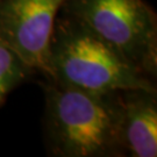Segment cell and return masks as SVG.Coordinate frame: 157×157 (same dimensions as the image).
<instances>
[{"label":"cell","instance_id":"6","mask_svg":"<svg viewBox=\"0 0 157 157\" xmlns=\"http://www.w3.org/2000/svg\"><path fill=\"white\" fill-rule=\"evenodd\" d=\"M35 73L0 36V106L12 91L33 78Z\"/></svg>","mask_w":157,"mask_h":157},{"label":"cell","instance_id":"3","mask_svg":"<svg viewBox=\"0 0 157 157\" xmlns=\"http://www.w3.org/2000/svg\"><path fill=\"white\" fill-rule=\"evenodd\" d=\"M61 12L78 17L156 80L157 17L143 0H67Z\"/></svg>","mask_w":157,"mask_h":157},{"label":"cell","instance_id":"5","mask_svg":"<svg viewBox=\"0 0 157 157\" xmlns=\"http://www.w3.org/2000/svg\"><path fill=\"white\" fill-rule=\"evenodd\" d=\"M120 135L126 156H157V90H120Z\"/></svg>","mask_w":157,"mask_h":157},{"label":"cell","instance_id":"1","mask_svg":"<svg viewBox=\"0 0 157 157\" xmlns=\"http://www.w3.org/2000/svg\"><path fill=\"white\" fill-rule=\"evenodd\" d=\"M44 94L43 136L52 157H124L119 91L95 92L40 83Z\"/></svg>","mask_w":157,"mask_h":157},{"label":"cell","instance_id":"2","mask_svg":"<svg viewBox=\"0 0 157 157\" xmlns=\"http://www.w3.org/2000/svg\"><path fill=\"white\" fill-rule=\"evenodd\" d=\"M47 52L43 78L95 92L146 89L155 82L78 17L59 12Z\"/></svg>","mask_w":157,"mask_h":157},{"label":"cell","instance_id":"4","mask_svg":"<svg viewBox=\"0 0 157 157\" xmlns=\"http://www.w3.org/2000/svg\"><path fill=\"white\" fill-rule=\"evenodd\" d=\"M67 0H0V36L42 76L57 15Z\"/></svg>","mask_w":157,"mask_h":157}]
</instances>
